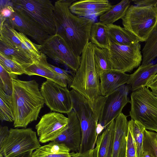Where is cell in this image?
I'll list each match as a JSON object with an SVG mask.
<instances>
[{
    "instance_id": "obj_1",
    "label": "cell",
    "mask_w": 157,
    "mask_h": 157,
    "mask_svg": "<svg viewBox=\"0 0 157 157\" xmlns=\"http://www.w3.org/2000/svg\"><path fill=\"white\" fill-rule=\"evenodd\" d=\"M73 0H59L55 3L54 19L56 33L60 36L77 55L81 56L89 42L90 31L94 22L89 18L72 13L69 7Z\"/></svg>"
},
{
    "instance_id": "obj_2",
    "label": "cell",
    "mask_w": 157,
    "mask_h": 157,
    "mask_svg": "<svg viewBox=\"0 0 157 157\" xmlns=\"http://www.w3.org/2000/svg\"><path fill=\"white\" fill-rule=\"evenodd\" d=\"M12 101L15 128H26L37 120L45 103L35 80L29 81L13 78Z\"/></svg>"
},
{
    "instance_id": "obj_3",
    "label": "cell",
    "mask_w": 157,
    "mask_h": 157,
    "mask_svg": "<svg viewBox=\"0 0 157 157\" xmlns=\"http://www.w3.org/2000/svg\"><path fill=\"white\" fill-rule=\"evenodd\" d=\"M73 106L79 121L82 134L79 153H83L94 148L98 137L99 120L107 96H101L94 106L74 90L70 91Z\"/></svg>"
},
{
    "instance_id": "obj_4",
    "label": "cell",
    "mask_w": 157,
    "mask_h": 157,
    "mask_svg": "<svg viewBox=\"0 0 157 157\" xmlns=\"http://www.w3.org/2000/svg\"><path fill=\"white\" fill-rule=\"evenodd\" d=\"M94 45L89 42L81 56L80 66L73 75L70 88L78 92L93 106L101 96L100 75L95 67L94 57Z\"/></svg>"
},
{
    "instance_id": "obj_5",
    "label": "cell",
    "mask_w": 157,
    "mask_h": 157,
    "mask_svg": "<svg viewBox=\"0 0 157 157\" xmlns=\"http://www.w3.org/2000/svg\"><path fill=\"white\" fill-rule=\"evenodd\" d=\"M129 102L131 119L141 123L146 130L157 133V98L149 88L132 91Z\"/></svg>"
},
{
    "instance_id": "obj_6",
    "label": "cell",
    "mask_w": 157,
    "mask_h": 157,
    "mask_svg": "<svg viewBox=\"0 0 157 157\" xmlns=\"http://www.w3.org/2000/svg\"><path fill=\"white\" fill-rule=\"evenodd\" d=\"M121 19L124 28L140 42H146L157 28V9L153 6L130 5Z\"/></svg>"
},
{
    "instance_id": "obj_7",
    "label": "cell",
    "mask_w": 157,
    "mask_h": 157,
    "mask_svg": "<svg viewBox=\"0 0 157 157\" xmlns=\"http://www.w3.org/2000/svg\"><path fill=\"white\" fill-rule=\"evenodd\" d=\"M13 8L36 22L49 35L56 34L54 5L48 0H14Z\"/></svg>"
},
{
    "instance_id": "obj_8",
    "label": "cell",
    "mask_w": 157,
    "mask_h": 157,
    "mask_svg": "<svg viewBox=\"0 0 157 157\" xmlns=\"http://www.w3.org/2000/svg\"><path fill=\"white\" fill-rule=\"evenodd\" d=\"M41 146L36 132L30 128H11L8 136L0 147L4 157H16Z\"/></svg>"
},
{
    "instance_id": "obj_9",
    "label": "cell",
    "mask_w": 157,
    "mask_h": 157,
    "mask_svg": "<svg viewBox=\"0 0 157 157\" xmlns=\"http://www.w3.org/2000/svg\"><path fill=\"white\" fill-rule=\"evenodd\" d=\"M141 49L139 42L125 45L110 41L109 50L113 69L124 73L131 72L139 67L143 58Z\"/></svg>"
},
{
    "instance_id": "obj_10",
    "label": "cell",
    "mask_w": 157,
    "mask_h": 157,
    "mask_svg": "<svg viewBox=\"0 0 157 157\" xmlns=\"http://www.w3.org/2000/svg\"><path fill=\"white\" fill-rule=\"evenodd\" d=\"M41 52L56 62L76 72L80 64L81 56L76 55L59 35L49 36L41 45Z\"/></svg>"
},
{
    "instance_id": "obj_11",
    "label": "cell",
    "mask_w": 157,
    "mask_h": 157,
    "mask_svg": "<svg viewBox=\"0 0 157 157\" xmlns=\"http://www.w3.org/2000/svg\"><path fill=\"white\" fill-rule=\"evenodd\" d=\"M40 91L45 103L51 110L67 114L73 109L70 91L67 87L47 79L42 83Z\"/></svg>"
},
{
    "instance_id": "obj_12",
    "label": "cell",
    "mask_w": 157,
    "mask_h": 157,
    "mask_svg": "<svg viewBox=\"0 0 157 157\" xmlns=\"http://www.w3.org/2000/svg\"><path fill=\"white\" fill-rule=\"evenodd\" d=\"M131 87L124 85L107 96L103 109L99 118L98 126L105 128L121 113L123 108L128 102V97Z\"/></svg>"
},
{
    "instance_id": "obj_13",
    "label": "cell",
    "mask_w": 157,
    "mask_h": 157,
    "mask_svg": "<svg viewBox=\"0 0 157 157\" xmlns=\"http://www.w3.org/2000/svg\"><path fill=\"white\" fill-rule=\"evenodd\" d=\"M68 120V117L57 112L43 115L35 126L40 143L55 140L66 129Z\"/></svg>"
},
{
    "instance_id": "obj_14",
    "label": "cell",
    "mask_w": 157,
    "mask_h": 157,
    "mask_svg": "<svg viewBox=\"0 0 157 157\" xmlns=\"http://www.w3.org/2000/svg\"><path fill=\"white\" fill-rule=\"evenodd\" d=\"M14 10L11 16L6 20L15 29L42 45L50 35L31 19L20 11Z\"/></svg>"
},
{
    "instance_id": "obj_15",
    "label": "cell",
    "mask_w": 157,
    "mask_h": 157,
    "mask_svg": "<svg viewBox=\"0 0 157 157\" xmlns=\"http://www.w3.org/2000/svg\"><path fill=\"white\" fill-rule=\"evenodd\" d=\"M67 114L68 120L66 129L54 141L64 144L70 151L78 152L82 139L80 122L73 109Z\"/></svg>"
},
{
    "instance_id": "obj_16",
    "label": "cell",
    "mask_w": 157,
    "mask_h": 157,
    "mask_svg": "<svg viewBox=\"0 0 157 157\" xmlns=\"http://www.w3.org/2000/svg\"><path fill=\"white\" fill-rule=\"evenodd\" d=\"M112 5L107 0H81L74 2L69 9L73 14L80 17L101 16L109 10Z\"/></svg>"
},
{
    "instance_id": "obj_17",
    "label": "cell",
    "mask_w": 157,
    "mask_h": 157,
    "mask_svg": "<svg viewBox=\"0 0 157 157\" xmlns=\"http://www.w3.org/2000/svg\"><path fill=\"white\" fill-rule=\"evenodd\" d=\"M127 117L121 112L115 119L112 157H125L128 130Z\"/></svg>"
},
{
    "instance_id": "obj_18",
    "label": "cell",
    "mask_w": 157,
    "mask_h": 157,
    "mask_svg": "<svg viewBox=\"0 0 157 157\" xmlns=\"http://www.w3.org/2000/svg\"><path fill=\"white\" fill-rule=\"evenodd\" d=\"M130 75L111 69L100 75L101 95L107 96L121 86L127 84Z\"/></svg>"
},
{
    "instance_id": "obj_19",
    "label": "cell",
    "mask_w": 157,
    "mask_h": 157,
    "mask_svg": "<svg viewBox=\"0 0 157 157\" xmlns=\"http://www.w3.org/2000/svg\"><path fill=\"white\" fill-rule=\"evenodd\" d=\"M24 69L25 74L29 76H41L66 87L68 85L67 80L58 75L50 67L47 60L46 56L42 52L40 61L34 62Z\"/></svg>"
},
{
    "instance_id": "obj_20",
    "label": "cell",
    "mask_w": 157,
    "mask_h": 157,
    "mask_svg": "<svg viewBox=\"0 0 157 157\" xmlns=\"http://www.w3.org/2000/svg\"><path fill=\"white\" fill-rule=\"evenodd\" d=\"M157 73V63L140 66L133 73L130 75L127 84L130 86L131 90L135 91L146 87L147 81Z\"/></svg>"
},
{
    "instance_id": "obj_21",
    "label": "cell",
    "mask_w": 157,
    "mask_h": 157,
    "mask_svg": "<svg viewBox=\"0 0 157 157\" xmlns=\"http://www.w3.org/2000/svg\"><path fill=\"white\" fill-rule=\"evenodd\" d=\"M115 120L98 137L95 148L96 157H112Z\"/></svg>"
},
{
    "instance_id": "obj_22",
    "label": "cell",
    "mask_w": 157,
    "mask_h": 157,
    "mask_svg": "<svg viewBox=\"0 0 157 157\" xmlns=\"http://www.w3.org/2000/svg\"><path fill=\"white\" fill-rule=\"evenodd\" d=\"M110 41L121 45H128L139 43V39L124 27L110 24L106 25Z\"/></svg>"
},
{
    "instance_id": "obj_23",
    "label": "cell",
    "mask_w": 157,
    "mask_h": 157,
    "mask_svg": "<svg viewBox=\"0 0 157 157\" xmlns=\"http://www.w3.org/2000/svg\"><path fill=\"white\" fill-rule=\"evenodd\" d=\"M70 151L64 144L53 141L34 150L31 157H71Z\"/></svg>"
},
{
    "instance_id": "obj_24",
    "label": "cell",
    "mask_w": 157,
    "mask_h": 157,
    "mask_svg": "<svg viewBox=\"0 0 157 157\" xmlns=\"http://www.w3.org/2000/svg\"><path fill=\"white\" fill-rule=\"evenodd\" d=\"M90 40L92 43L101 48L109 49L110 41L106 25L100 21L94 22L90 30Z\"/></svg>"
},
{
    "instance_id": "obj_25",
    "label": "cell",
    "mask_w": 157,
    "mask_h": 157,
    "mask_svg": "<svg viewBox=\"0 0 157 157\" xmlns=\"http://www.w3.org/2000/svg\"><path fill=\"white\" fill-rule=\"evenodd\" d=\"M131 1L122 0L117 4L112 5L111 8L100 17V21L106 25L122 19L125 15L130 6Z\"/></svg>"
},
{
    "instance_id": "obj_26",
    "label": "cell",
    "mask_w": 157,
    "mask_h": 157,
    "mask_svg": "<svg viewBox=\"0 0 157 157\" xmlns=\"http://www.w3.org/2000/svg\"><path fill=\"white\" fill-rule=\"evenodd\" d=\"M0 53L17 62L24 68L34 62L22 50L8 46L1 41Z\"/></svg>"
},
{
    "instance_id": "obj_27",
    "label": "cell",
    "mask_w": 157,
    "mask_h": 157,
    "mask_svg": "<svg viewBox=\"0 0 157 157\" xmlns=\"http://www.w3.org/2000/svg\"><path fill=\"white\" fill-rule=\"evenodd\" d=\"M94 57L96 69L99 75L113 69L109 49L101 48L94 44Z\"/></svg>"
},
{
    "instance_id": "obj_28",
    "label": "cell",
    "mask_w": 157,
    "mask_h": 157,
    "mask_svg": "<svg viewBox=\"0 0 157 157\" xmlns=\"http://www.w3.org/2000/svg\"><path fill=\"white\" fill-rule=\"evenodd\" d=\"M16 30L6 20L0 25V41L10 46L21 50V42L16 34Z\"/></svg>"
},
{
    "instance_id": "obj_29",
    "label": "cell",
    "mask_w": 157,
    "mask_h": 157,
    "mask_svg": "<svg viewBox=\"0 0 157 157\" xmlns=\"http://www.w3.org/2000/svg\"><path fill=\"white\" fill-rule=\"evenodd\" d=\"M0 119L2 121H14L12 95L6 93L0 88Z\"/></svg>"
},
{
    "instance_id": "obj_30",
    "label": "cell",
    "mask_w": 157,
    "mask_h": 157,
    "mask_svg": "<svg viewBox=\"0 0 157 157\" xmlns=\"http://www.w3.org/2000/svg\"><path fill=\"white\" fill-rule=\"evenodd\" d=\"M142 52V65L150 63L157 57V28L145 42Z\"/></svg>"
},
{
    "instance_id": "obj_31",
    "label": "cell",
    "mask_w": 157,
    "mask_h": 157,
    "mask_svg": "<svg viewBox=\"0 0 157 157\" xmlns=\"http://www.w3.org/2000/svg\"><path fill=\"white\" fill-rule=\"evenodd\" d=\"M16 34L21 43V50L32 59L34 62L40 61L42 53L40 51L41 45L33 43L26 35L16 30Z\"/></svg>"
},
{
    "instance_id": "obj_32",
    "label": "cell",
    "mask_w": 157,
    "mask_h": 157,
    "mask_svg": "<svg viewBox=\"0 0 157 157\" xmlns=\"http://www.w3.org/2000/svg\"><path fill=\"white\" fill-rule=\"evenodd\" d=\"M130 121L137 157H144L143 145L144 132L146 129L139 122L132 119Z\"/></svg>"
},
{
    "instance_id": "obj_33",
    "label": "cell",
    "mask_w": 157,
    "mask_h": 157,
    "mask_svg": "<svg viewBox=\"0 0 157 157\" xmlns=\"http://www.w3.org/2000/svg\"><path fill=\"white\" fill-rule=\"evenodd\" d=\"M0 65L11 75L13 78L17 79L18 75L25 74V69L21 65L1 53Z\"/></svg>"
},
{
    "instance_id": "obj_34",
    "label": "cell",
    "mask_w": 157,
    "mask_h": 157,
    "mask_svg": "<svg viewBox=\"0 0 157 157\" xmlns=\"http://www.w3.org/2000/svg\"><path fill=\"white\" fill-rule=\"evenodd\" d=\"M157 133L145 129L144 135V151L152 157H157Z\"/></svg>"
},
{
    "instance_id": "obj_35",
    "label": "cell",
    "mask_w": 157,
    "mask_h": 157,
    "mask_svg": "<svg viewBox=\"0 0 157 157\" xmlns=\"http://www.w3.org/2000/svg\"><path fill=\"white\" fill-rule=\"evenodd\" d=\"M0 88L7 94L11 95L13 90L11 75L0 65Z\"/></svg>"
},
{
    "instance_id": "obj_36",
    "label": "cell",
    "mask_w": 157,
    "mask_h": 157,
    "mask_svg": "<svg viewBox=\"0 0 157 157\" xmlns=\"http://www.w3.org/2000/svg\"><path fill=\"white\" fill-rule=\"evenodd\" d=\"M125 157H137L132 126L130 120L128 121V130Z\"/></svg>"
},
{
    "instance_id": "obj_37",
    "label": "cell",
    "mask_w": 157,
    "mask_h": 157,
    "mask_svg": "<svg viewBox=\"0 0 157 157\" xmlns=\"http://www.w3.org/2000/svg\"><path fill=\"white\" fill-rule=\"evenodd\" d=\"M49 65L56 73L67 80L68 82L69 86H70L73 81V76L69 74L68 71L56 67L49 63Z\"/></svg>"
},
{
    "instance_id": "obj_38",
    "label": "cell",
    "mask_w": 157,
    "mask_h": 157,
    "mask_svg": "<svg viewBox=\"0 0 157 157\" xmlns=\"http://www.w3.org/2000/svg\"><path fill=\"white\" fill-rule=\"evenodd\" d=\"M14 10L12 5L6 4L0 9V19L6 20L10 17L13 12Z\"/></svg>"
},
{
    "instance_id": "obj_39",
    "label": "cell",
    "mask_w": 157,
    "mask_h": 157,
    "mask_svg": "<svg viewBox=\"0 0 157 157\" xmlns=\"http://www.w3.org/2000/svg\"><path fill=\"white\" fill-rule=\"evenodd\" d=\"M146 86L150 88L153 94L157 98V73L149 79Z\"/></svg>"
},
{
    "instance_id": "obj_40",
    "label": "cell",
    "mask_w": 157,
    "mask_h": 157,
    "mask_svg": "<svg viewBox=\"0 0 157 157\" xmlns=\"http://www.w3.org/2000/svg\"><path fill=\"white\" fill-rule=\"evenodd\" d=\"M9 132V130L6 126H1L0 129V147L3 144L7 138Z\"/></svg>"
},
{
    "instance_id": "obj_41",
    "label": "cell",
    "mask_w": 157,
    "mask_h": 157,
    "mask_svg": "<svg viewBox=\"0 0 157 157\" xmlns=\"http://www.w3.org/2000/svg\"><path fill=\"white\" fill-rule=\"evenodd\" d=\"M157 0H132L131 1L137 6H154Z\"/></svg>"
},
{
    "instance_id": "obj_42",
    "label": "cell",
    "mask_w": 157,
    "mask_h": 157,
    "mask_svg": "<svg viewBox=\"0 0 157 157\" xmlns=\"http://www.w3.org/2000/svg\"><path fill=\"white\" fill-rule=\"evenodd\" d=\"M72 156L75 157H96L95 148L83 153H71Z\"/></svg>"
},
{
    "instance_id": "obj_43",
    "label": "cell",
    "mask_w": 157,
    "mask_h": 157,
    "mask_svg": "<svg viewBox=\"0 0 157 157\" xmlns=\"http://www.w3.org/2000/svg\"><path fill=\"white\" fill-rule=\"evenodd\" d=\"M33 151L26 152L16 157H31Z\"/></svg>"
},
{
    "instance_id": "obj_44",
    "label": "cell",
    "mask_w": 157,
    "mask_h": 157,
    "mask_svg": "<svg viewBox=\"0 0 157 157\" xmlns=\"http://www.w3.org/2000/svg\"><path fill=\"white\" fill-rule=\"evenodd\" d=\"M144 157H152L150 155L146 153H144Z\"/></svg>"
},
{
    "instance_id": "obj_45",
    "label": "cell",
    "mask_w": 157,
    "mask_h": 157,
    "mask_svg": "<svg viewBox=\"0 0 157 157\" xmlns=\"http://www.w3.org/2000/svg\"><path fill=\"white\" fill-rule=\"evenodd\" d=\"M154 6L157 9V0Z\"/></svg>"
},
{
    "instance_id": "obj_46",
    "label": "cell",
    "mask_w": 157,
    "mask_h": 157,
    "mask_svg": "<svg viewBox=\"0 0 157 157\" xmlns=\"http://www.w3.org/2000/svg\"><path fill=\"white\" fill-rule=\"evenodd\" d=\"M0 157H4L1 154H0Z\"/></svg>"
},
{
    "instance_id": "obj_47",
    "label": "cell",
    "mask_w": 157,
    "mask_h": 157,
    "mask_svg": "<svg viewBox=\"0 0 157 157\" xmlns=\"http://www.w3.org/2000/svg\"><path fill=\"white\" fill-rule=\"evenodd\" d=\"M156 140H157V134H156Z\"/></svg>"
}]
</instances>
